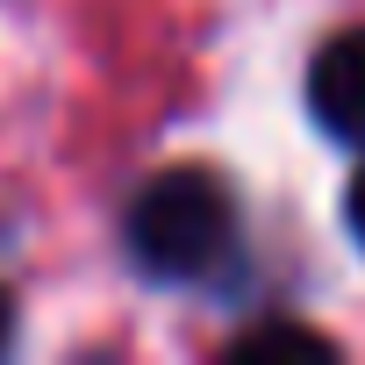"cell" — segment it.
Here are the masks:
<instances>
[{"label": "cell", "instance_id": "cell-1", "mask_svg": "<svg viewBox=\"0 0 365 365\" xmlns=\"http://www.w3.org/2000/svg\"><path fill=\"white\" fill-rule=\"evenodd\" d=\"M122 237H129V258H136L143 279L201 287L237 258L244 222H237V194L208 165H165L158 179L136 187Z\"/></svg>", "mask_w": 365, "mask_h": 365}, {"label": "cell", "instance_id": "cell-2", "mask_svg": "<svg viewBox=\"0 0 365 365\" xmlns=\"http://www.w3.org/2000/svg\"><path fill=\"white\" fill-rule=\"evenodd\" d=\"M308 115H315L322 136L365 150V22L315 51V65H308Z\"/></svg>", "mask_w": 365, "mask_h": 365}, {"label": "cell", "instance_id": "cell-3", "mask_svg": "<svg viewBox=\"0 0 365 365\" xmlns=\"http://www.w3.org/2000/svg\"><path fill=\"white\" fill-rule=\"evenodd\" d=\"M237 358H272V351H301V358H336V344L329 336H315V329H294V322H265V329H244L237 344H230Z\"/></svg>", "mask_w": 365, "mask_h": 365}, {"label": "cell", "instance_id": "cell-4", "mask_svg": "<svg viewBox=\"0 0 365 365\" xmlns=\"http://www.w3.org/2000/svg\"><path fill=\"white\" fill-rule=\"evenodd\" d=\"M344 222H351V237L365 244V165L351 172V194H344Z\"/></svg>", "mask_w": 365, "mask_h": 365}, {"label": "cell", "instance_id": "cell-5", "mask_svg": "<svg viewBox=\"0 0 365 365\" xmlns=\"http://www.w3.org/2000/svg\"><path fill=\"white\" fill-rule=\"evenodd\" d=\"M8 344H15V294L0 287V351H8Z\"/></svg>", "mask_w": 365, "mask_h": 365}]
</instances>
